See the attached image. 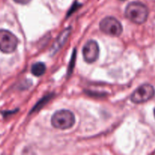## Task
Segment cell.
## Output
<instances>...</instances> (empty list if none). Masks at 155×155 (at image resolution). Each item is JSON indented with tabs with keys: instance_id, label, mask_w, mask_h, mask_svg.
<instances>
[{
	"instance_id": "6da1fadb",
	"label": "cell",
	"mask_w": 155,
	"mask_h": 155,
	"mask_svg": "<svg viewBox=\"0 0 155 155\" xmlns=\"http://www.w3.org/2000/svg\"><path fill=\"white\" fill-rule=\"evenodd\" d=\"M125 15L130 21L135 24H143L148 18V9L143 3L133 2L126 8Z\"/></svg>"
},
{
	"instance_id": "7a4b0ae2",
	"label": "cell",
	"mask_w": 155,
	"mask_h": 155,
	"mask_svg": "<svg viewBox=\"0 0 155 155\" xmlns=\"http://www.w3.org/2000/svg\"><path fill=\"white\" fill-rule=\"evenodd\" d=\"M76 122L75 116L68 110L56 111L51 117V125L58 130H68L71 128Z\"/></svg>"
},
{
	"instance_id": "3957f363",
	"label": "cell",
	"mask_w": 155,
	"mask_h": 155,
	"mask_svg": "<svg viewBox=\"0 0 155 155\" xmlns=\"http://www.w3.org/2000/svg\"><path fill=\"white\" fill-rule=\"evenodd\" d=\"M18 41L16 36L6 30H0V51L4 53H12L16 50Z\"/></svg>"
},
{
	"instance_id": "277c9868",
	"label": "cell",
	"mask_w": 155,
	"mask_h": 155,
	"mask_svg": "<svg viewBox=\"0 0 155 155\" xmlns=\"http://www.w3.org/2000/svg\"><path fill=\"white\" fill-rule=\"evenodd\" d=\"M155 89L151 84H143L134 91L131 95V101L135 104L148 101L154 96Z\"/></svg>"
},
{
	"instance_id": "5b68a950",
	"label": "cell",
	"mask_w": 155,
	"mask_h": 155,
	"mask_svg": "<svg viewBox=\"0 0 155 155\" xmlns=\"http://www.w3.org/2000/svg\"><path fill=\"white\" fill-rule=\"evenodd\" d=\"M100 29L103 33L112 36H119L123 32L121 23L113 17H107L100 23Z\"/></svg>"
},
{
	"instance_id": "8992f818",
	"label": "cell",
	"mask_w": 155,
	"mask_h": 155,
	"mask_svg": "<svg viewBox=\"0 0 155 155\" xmlns=\"http://www.w3.org/2000/svg\"><path fill=\"white\" fill-rule=\"evenodd\" d=\"M84 60L87 63H93L97 61L99 56V46L97 42L94 40L88 41L83 48Z\"/></svg>"
},
{
	"instance_id": "52a82bcc",
	"label": "cell",
	"mask_w": 155,
	"mask_h": 155,
	"mask_svg": "<svg viewBox=\"0 0 155 155\" xmlns=\"http://www.w3.org/2000/svg\"><path fill=\"white\" fill-rule=\"evenodd\" d=\"M71 27L66 29L65 30H64L60 34V36H58V38L57 39V40L55 41L54 45H52V48L51 49V52L52 54H54V53L57 52L62 46H63L64 44L65 43V42L68 39V36H70V33H71Z\"/></svg>"
},
{
	"instance_id": "ba28073f",
	"label": "cell",
	"mask_w": 155,
	"mask_h": 155,
	"mask_svg": "<svg viewBox=\"0 0 155 155\" xmlns=\"http://www.w3.org/2000/svg\"><path fill=\"white\" fill-rule=\"evenodd\" d=\"M46 71V67L42 62H36L33 64L31 68V72L36 77H41L43 75Z\"/></svg>"
},
{
	"instance_id": "9c48e42d",
	"label": "cell",
	"mask_w": 155,
	"mask_h": 155,
	"mask_svg": "<svg viewBox=\"0 0 155 155\" xmlns=\"http://www.w3.org/2000/svg\"><path fill=\"white\" fill-rule=\"evenodd\" d=\"M15 2L18 3V4H21V5H26L28 4L31 0H14Z\"/></svg>"
},
{
	"instance_id": "30bf717a",
	"label": "cell",
	"mask_w": 155,
	"mask_h": 155,
	"mask_svg": "<svg viewBox=\"0 0 155 155\" xmlns=\"http://www.w3.org/2000/svg\"><path fill=\"white\" fill-rule=\"evenodd\" d=\"M154 117H155V108H154Z\"/></svg>"
},
{
	"instance_id": "8fae6325",
	"label": "cell",
	"mask_w": 155,
	"mask_h": 155,
	"mask_svg": "<svg viewBox=\"0 0 155 155\" xmlns=\"http://www.w3.org/2000/svg\"><path fill=\"white\" fill-rule=\"evenodd\" d=\"M121 1H125V0H121Z\"/></svg>"
}]
</instances>
